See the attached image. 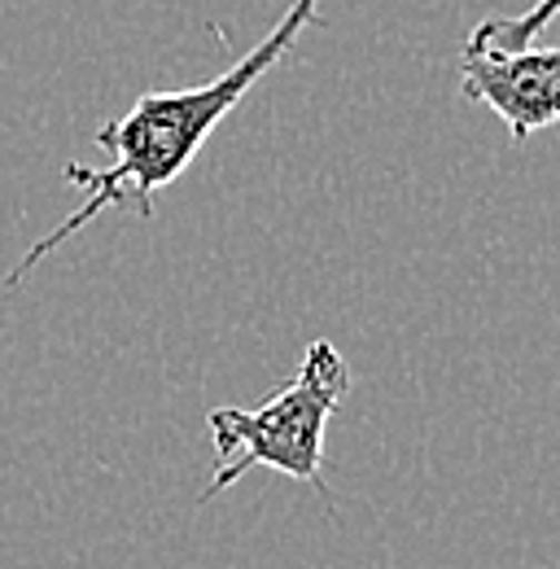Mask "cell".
<instances>
[{
  "mask_svg": "<svg viewBox=\"0 0 560 569\" xmlns=\"http://www.w3.org/2000/svg\"><path fill=\"white\" fill-rule=\"evenodd\" d=\"M320 27V0H289V9L280 13V22L223 74H214L198 88H176V92H144L137 106L119 119H110L106 128H97V144L110 149V167H83L70 162L67 180L74 189H83V207L49 228L4 277V289L31 277L62 241H70L79 228H88L92 219L110 207L137 211L140 219L153 214V193H162L167 184H176L184 176V167L198 158V149L210 141V132L246 101V92L277 67L289 53V44L307 31Z\"/></svg>",
  "mask_w": 560,
  "mask_h": 569,
  "instance_id": "cell-1",
  "label": "cell"
},
{
  "mask_svg": "<svg viewBox=\"0 0 560 569\" xmlns=\"http://www.w3.org/2000/svg\"><path fill=\"white\" fill-rule=\"evenodd\" d=\"M350 390V368L333 342H311L302 368L263 408H214L207 417L214 442V478L207 499L241 482L250 469H277L284 478L316 482L324 491V429Z\"/></svg>",
  "mask_w": 560,
  "mask_h": 569,
  "instance_id": "cell-2",
  "label": "cell"
},
{
  "mask_svg": "<svg viewBox=\"0 0 560 569\" xmlns=\"http://www.w3.org/2000/svg\"><path fill=\"white\" fill-rule=\"evenodd\" d=\"M464 101L490 106L512 141L526 144L534 132L560 123V44L552 49H482L464 44L460 53Z\"/></svg>",
  "mask_w": 560,
  "mask_h": 569,
  "instance_id": "cell-3",
  "label": "cell"
},
{
  "mask_svg": "<svg viewBox=\"0 0 560 569\" xmlns=\"http://www.w3.org/2000/svg\"><path fill=\"white\" fill-rule=\"evenodd\" d=\"M560 13V0H534L526 13H517V18H487L473 36H469V44H482V49H526V44H534L539 40V31L552 22Z\"/></svg>",
  "mask_w": 560,
  "mask_h": 569,
  "instance_id": "cell-4",
  "label": "cell"
}]
</instances>
